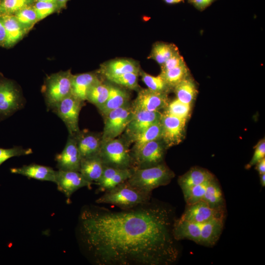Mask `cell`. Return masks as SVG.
Returning <instances> with one entry per match:
<instances>
[{"label": "cell", "instance_id": "1", "mask_svg": "<svg viewBox=\"0 0 265 265\" xmlns=\"http://www.w3.org/2000/svg\"><path fill=\"white\" fill-rule=\"evenodd\" d=\"M174 209L153 199L126 210L90 205L79 217L78 238L97 265H171L181 248L173 234Z\"/></svg>", "mask_w": 265, "mask_h": 265}, {"label": "cell", "instance_id": "2", "mask_svg": "<svg viewBox=\"0 0 265 265\" xmlns=\"http://www.w3.org/2000/svg\"><path fill=\"white\" fill-rule=\"evenodd\" d=\"M152 193L144 192L132 186L127 181L105 192L96 200L97 204H108L126 210L149 202Z\"/></svg>", "mask_w": 265, "mask_h": 265}, {"label": "cell", "instance_id": "3", "mask_svg": "<svg viewBox=\"0 0 265 265\" xmlns=\"http://www.w3.org/2000/svg\"><path fill=\"white\" fill-rule=\"evenodd\" d=\"M174 172L164 162L145 168H134L127 181L132 186L152 193L159 186L168 185L175 177Z\"/></svg>", "mask_w": 265, "mask_h": 265}, {"label": "cell", "instance_id": "4", "mask_svg": "<svg viewBox=\"0 0 265 265\" xmlns=\"http://www.w3.org/2000/svg\"><path fill=\"white\" fill-rule=\"evenodd\" d=\"M130 145L122 135L102 142L99 156L104 166L119 169L133 168Z\"/></svg>", "mask_w": 265, "mask_h": 265}, {"label": "cell", "instance_id": "5", "mask_svg": "<svg viewBox=\"0 0 265 265\" xmlns=\"http://www.w3.org/2000/svg\"><path fill=\"white\" fill-rule=\"evenodd\" d=\"M73 74L70 70L60 71L48 76L42 88L48 110L52 109L62 100L72 94Z\"/></svg>", "mask_w": 265, "mask_h": 265}, {"label": "cell", "instance_id": "6", "mask_svg": "<svg viewBox=\"0 0 265 265\" xmlns=\"http://www.w3.org/2000/svg\"><path fill=\"white\" fill-rule=\"evenodd\" d=\"M167 147L161 138L147 142L131 151L134 168H145L164 162Z\"/></svg>", "mask_w": 265, "mask_h": 265}, {"label": "cell", "instance_id": "7", "mask_svg": "<svg viewBox=\"0 0 265 265\" xmlns=\"http://www.w3.org/2000/svg\"><path fill=\"white\" fill-rule=\"evenodd\" d=\"M25 103L22 94L15 83L0 76V122L23 108Z\"/></svg>", "mask_w": 265, "mask_h": 265}, {"label": "cell", "instance_id": "8", "mask_svg": "<svg viewBox=\"0 0 265 265\" xmlns=\"http://www.w3.org/2000/svg\"><path fill=\"white\" fill-rule=\"evenodd\" d=\"M133 113L131 102L107 113L103 117L104 127L102 132V142L120 136L124 132Z\"/></svg>", "mask_w": 265, "mask_h": 265}, {"label": "cell", "instance_id": "9", "mask_svg": "<svg viewBox=\"0 0 265 265\" xmlns=\"http://www.w3.org/2000/svg\"><path fill=\"white\" fill-rule=\"evenodd\" d=\"M84 105V101L71 94L57 103L52 110L64 122L71 136H76L80 131L79 118Z\"/></svg>", "mask_w": 265, "mask_h": 265}, {"label": "cell", "instance_id": "10", "mask_svg": "<svg viewBox=\"0 0 265 265\" xmlns=\"http://www.w3.org/2000/svg\"><path fill=\"white\" fill-rule=\"evenodd\" d=\"M186 121L164 111L161 112V139L167 149L178 145L183 140Z\"/></svg>", "mask_w": 265, "mask_h": 265}, {"label": "cell", "instance_id": "11", "mask_svg": "<svg viewBox=\"0 0 265 265\" xmlns=\"http://www.w3.org/2000/svg\"><path fill=\"white\" fill-rule=\"evenodd\" d=\"M169 102L168 94L142 89L138 90L137 96L131 102V106L133 112L140 110L161 112L165 110Z\"/></svg>", "mask_w": 265, "mask_h": 265}, {"label": "cell", "instance_id": "12", "mask_svg": "<svg viewBox=\"0 0 265 265\" xmlns=\"http://www.w3.org/2000/svg\"><path fill=\"white\" fill-rule=\"evenodd\" d=\"M226 211L211 208L204 201L186 205L181 218L195 223L202 224L214 218L226 216Z\"/></svg>", "mask_w": 265, "mask_h": 265}, {"label": "cell", "instance_id": "13", "mask_svg": "<svg viewBox=\"0 0 265 265\" xmlns=\"http://www.w3.org/2000/svg\"><path fill=\"white\" fill-rule=\"evenodd\" d=\"M161 116V112L159 111L140 110L134 112L122 136L129 143L131 139L159 121Z\"/></svg>", "mask_w": 265, "mask_h": 265}, {"label": "cell", "instance_id": "14", "mask_svg": "<svg viewBox=\"0 0 265 265\" xmlns=\"http://www.w3.org/2000/svg\"><path fill=\"white\" fill-rule=\"evenodd\" d=\"M57 189L69 200L72 195L79 189L87 186L91 188L92 183L87 181L78 171H56L55 181Z\"/></svg>", "mask_w": 265, "mask_h": 265}, {"label": "cell", "instance_id": "15", "mask_svg": "<svg viewBox=\"0 0 265 265\" xmlns=\"http://www.w3.org/2000/svg\"><path fill=\"white\" fill-rule=\"evenodd\" d=\"M58 170L80 172L81 157L75 136L70 135L62 151L55 157Z\"/></svg>", "mask_w": 265, "mask_h": 265}, {"label": "cell", "instance_id": "16", "mask_svg": "<svg viewBox=\"0 0 265 265\" xmlns=\"http://www.w3.org/2000/svg\"><path fill=\"white\" fill-rule=\"evenodd\" d=\"M81 159L99 155L102 144V132L80 131L75 136Z\"/></svg>", "mask_w": 265, "mask_h": 265}, {"label": "cell", "instance_id": "17", "mask_svg": "<svg viewBox=\"0 0 265 265\" xmlns=\"http://www.w3.org/2000/svg\"><path fill=\"white\" fill-rule=\"evenodd\" d=\"M133 168L119 169L105 166L100 179L96 183L98 187L96 193L108 191L127 181L132 174Z\"/></svg>", "mask_w": 265, "mask_h": 265}, {"label": "cell", "instance_id": "18", "mask_svg": "<svg viewBox=\"0 0 265 265\" xmlns=\"http://www.w3.org/2000/svg\"><path fill=\"white\" fill-rule=\"evenodd\" d=\"M11 173L20 174L28 178L55 183L56 171L51 167L31 163L20 167L10 168Z\"/></svg>", "mask_w": 265, "mask_h": 265}, {"label": "cell", "instance_id": "19", "mask_svg": "<svg viewBox=\"0 0 265 265\" xmlns=\"http://www.w3.org/2000/svg\"><path fill=\"white\" fill-rule=\"evenodd\" d=\"M201 224L176 218L173 227V234L177 241L188 239L200 244Z\"/></svg>", "mask_w": 265, "mask_h": 265}, {"label": "cell", "instance_id": "20", "mask_svg": "<svg viewBox=\"0 0 265 265\" xmlns=\"http://www.w3.org/2000/svg\"><path fill=\"white\" fill-rule=\"evenodd\" d=\"M212 173L206 169L198 166L191 167L178 179L182 190L206 183L215 178Z\"/></svg>", "mask_w": 265, "mask_h": 265}, {"label": "cell", "instance_id": "21", "mask_svg": "<svg viewBox=\"0 0 265 265\" xmlns=\"http://www.w3.org/2000/svg\"><path fill=\"white\" fill-rule=\"evenodd\" d=\"M140 71L139 66L136 62L127 59H116L102 64L99 72L107 78L126 73H139Z\"/></svg>", "mask_w": 265, "mask_h": 265}, {"label": "cell", "instance_id": "22", "mask_svg": "<svg viewBox=\"0 0 265 265\" xmlns=\"http://www.w3.org/2000/svg\"><path fill=\"white\" fill-rule=\"evenodd\" d=\"M109 85L108 98L106 103L98 109L103 117L109 111L130 103V95L126 90L113 84H109Z\"/></svg>", "mask_w": 265, "mask_h": 265}, {"label": "cell", "instance_id": "23", "mask_svg": "<svg viewBox=\"0 0 265 265\" xmlns=\"http://www.w3.org/2000/svg\"><path fill=\"white\" fill-rule=\"evenodd\" d=\"M225 218L212 219L201 224L200 244L212 247L219 240L224 228Z\"/></svg>", "mask_w": 265, "mask_h": 265}, {"label": "cell", "instance_id": "24", "mask_svg": "<svg viewBox=\"0 0 265 265\" xmlns=\"http://www.w3.org/2000/svg\"><path fill=\"white\" fill-rule=\"evenodd\" d=\"M6 33L5 48L13 46L27 33L21 26L14 15H0Z\"/></svg>", "mask_w": 265, "mask_h": 265}, {"label": "cell", "instance_id": "25", "mask_svg": "<svg viewBox=\"0 0 265 265\" xmlns=\"http://www.w3.org/2000/svg\"><path fill=\"white\" fill-rule=\"evenodd\" d=\"M99 79L98 75L92 72L73 75L72 94L80 100L85 101L87 91Z\"/></svg>", "mask_w": 265, "mask_h": 265}, {"label": "cell", "instance_id": "26", "mask_svg": "<svg viewBox=\"0 0 265 265\" xmlns=\"http://www.w3.org/2000/svg\"><path fill=\"white\" fill-rule=\"evenodd\" d=\"M104 167L99 155L81 159L80 172L87 181L93 184L100 179Z\"/></svg>", "mask_w": 265, "mask_h": 265}, {"label": "cell", "instance_id": "27", "mask_svg": "<svg viewBox=\"0 0 265 265\" xmlns=\"http://www.w3.org/2000/svg\"><path fill=\"white\" fill-rule=\"evenodd\" d=\"M202 200L212 208L226 211L222 189L216 178L207 183Z\"/></svg>", "mask_w": 265, "mask_h": 265}, {"label": "cell", "instance_id": "28", "mask_svg": "<svg viewBox=\"0 0 265 265\" xmlns=\"http://www.w3.org/2000/svg\"><path fill=\"white\" fill-rule=\"evenodd\" d=\"M109 90V84L104 82L99 79L87 91L86 101L94 105L97 109H99L106 101Z\"/></svg>", "mask_w": 265, "mask_h": 265}, {"label": "cell", "instance_id": "29", "mask_svg": "<svg viewBox=\"0 0 265 265\" xmlns=\"http://www.w3.org/2000/svg\"><path fill=\"white\" fill-rule=\"evenodd\" d=\"M162 127L160 120L151 125L143 132L131 139L129 143L133 146L131 151L135 150L150 141L161 138Z\"/></svg>", "mask_w": 265, "mask_h": 265}, {"label": "cell", "instance_id": "30", "mask_svg": "<svg viewBox=\"0 0 265 265\" xmlns=\"http://www.w3.org/2000/svg\"><path fill=\"white\" fill-rule=\"evenodd\" d=\"M173 89L178 100L189 105H191L197 94L195 85L188 77L177 84Z\"/></svg>", "mask_w": 265, "mask_h": 265}, {"label": "cell", "instance_id": "31", "mask_svg": "<svg viewBox=\"0 0 265 265\" xmlns=\"http://www.w3.org/2000/svg\"><path fill=\"white\" fill-rule=\"evenodd\" d=\"M177 52L178 49L175 45L159 43L154 45L149 57L161 65Z\"/></svg>", "mask_w": 265, "mask_h": 265}, {"label": "cell", "instance_id": "32", "mask_svg": "<svg viewBox=\"0 0 265 265\" xmlns=\"http://www.w3.org/2000/svg\"><path fill=\"white\" fill-rule=\"evenodd\" d=\"M139 75L147 88L152 91L168 94L172 89L160 74L154 76L143 71H140Z\"/></svg>", "mask_w": 265, "mask_h": 265}, {"label": "cell", "instance_id": "33", "mask_svg": "<svg viewBox=\"0 0 265 265\" xmlns=\"http://www.w3.org/2000/svg\"><path fill=\"white\" fill-rule=\"evenodd\" d=\"M188 69L185 63L170 70L160 72V75L168 85L173 88L188 77Z\"/></svg>", "mask_w": 265, "mask_h": 265}, {"label": "cell", "instance_id": "34", "mask_svg": "<svg viewBox=\"0 0 265 265\" xmlns=\"http://www.w3.org/2000/svg\"><path fill=\"white\" fill-rule=\"evenodd\" d=\"M21 26L28 32L38 22L32 5L26 7L14 14Z\"/></svg>", "mask_w": 265, "mask_h": 265}, {"label": "cell", "instance_id": "35", "mask_svg": "<svg viewBox=\"0 0 265 265\" xmlns=\"http://www.w3.org/2000/svg\"><path fill=\"white\" fill-rule=\"evenodd\" d=\"M139 73L130 72L106 78L112 83L131 90L138 89V83Z\"/></svg>", "mask_w": 265, "mask_h": 265}, {"label": "cell", "instance_id": "36", "mask_svg": "<svg viewBox=\"0 0 265 265\" xmlns=\"http://www.w3.org/2000/svg\"><path fill=\"white\" fill-rule=\"evenodd\" d=\"M34 0H1L0 15H14L21 9L33 4Z\"/></svg>", "mask_w": 265, "mask_h": 265}, {"label": "cell", "instance_id": "37", "mask_svg": "<svg viewBox=\"0 0 265 265\" xmlns=\"http://www.w3.org/2000/svg\"><path fill=\"white\" fill-rule=\"evenodd\" d=\"M190 110L191 105L183 103L176 98L169 102L164 111L178 118L187 120Z\"/></svg>", "mask_w": 265, "mask_h": 265}, {"label": "cell", "instance_id": "38", "mask_svg": "<svg viewBox=\"0 0 265 265\" xmlns=\"http://www.w3.org/2000/svg\"><path fill=\"white\" fill-rule=\"evenodd\" d=\"M208 183L182 190L186 205L192 204L203 200Z\"/></svg>", "mask_w": 265, "mask_h": 265}, {"label": "cell", "instance_id": "39", "mask_svg": "<svg viewBox=\"0 0 265 265\" xmlns=\"http://www.w3.org/2000/svg\"><path fill=\"white\" fill-rule=\"evenodd\" d=\"M32 6L38 22L61 9L57 3L53 2L36 1Z\"/></svg>", "mask_w": 265, "mask_h": 265}, {"label": "cell", "instance_id": "40", "mask_svg": "<svg viewBox=\"0 0 265 265\" xmlns=\"http://www.w3.org/2000/svg\"><path fill=\"white\" fill-rule=\"evenodd\" d=\"M32 153L30 148L14 146L11 148H0V165L8 159L15 157L26 156Z\"/></svg>", "mask_w": 265, "mask_h": 265}, {"label": "cell", "instance_id": "41", "mask_svg": "<svg viewBox=\"0 0 265 265\" xmlns=\"http://www.w3.org/2000/svg\"><path fill=\"white\" fill-rule=\"evenodd\" d=\"M265 157V138L260 140L255 146L254 154L251 160L245 166L248 169L255 165L259 161Z\"/></svg>", "mask_w": 265, "mask_h": 265}, {"label": "cell", "instance_id": "42", "mask_svg": "<svg viewBox=\"0 0 265 265\" xmlns=\"http://www.w3.org/2000/svg\"><path fill=\"white\" fill-rule=\"evenodd\" d=\"M185 63L183 57L178 52L161 65V72L180 66Z\"/></svg>", "mask_w": 265, "mask_h": 265}, {"label": "cell", "instance_id": "43", "mask_svg": "<svg viewBox=\"0 0 265 265\" xmlns=\"http://www.w3.org/2000/svg\"><path fill=\"white\" fill-rule=\"evenodd\" d=\"M6 41V30L2 21L0 17V46L4 47Z\"/></svg>", "mask_w": 265, "mask_h": 265}, {"label": "cell", "instance_id": "44", "mask_svg": "<svg viewBox=\"0 0 265 265\" xmlns=\"http://www.w3.org/2000/svg\"><path fill=\"white\" fill-rule=\"evenodd\" d=\"M212 0H192L193 3L198 8L203 9L211 3Z\"/></svg>", "mask_w": 265, "mask_h": 265}, {"label": "cell", "instance_id": "45", "mask_svg": "<svg viewBox=\"0 0 265 265\" xmlns=\"http://www.w3.org/2000/svg\"><path fill=\"white\" fill-rule=\"evenodd\" d=\"M255 165L256 169L260 175L265 173V158L261 159Z\"/></svg>", "mask_w": 265, "mask_h": 265}, {"label": "cell", "instance_id": "46", "mask_svg": "<svg viewBox=\"0 0 265 265\" xmlns=\"http://www.w3.org/2000/svg\"><path fill=\"white\" fill-rule=\"evenodd\" d=\"M69 0H56L57 3L61 9L65 8Z\"/></svg>", "mask_w": 265, "mask_h": 265}, {"label": "cell", "instance_id": "47", "mask_svg": "<svg viewBox=\"0 0 265 265\" xmlns=\"http://www.w3.org/2000/svg\"><path fill=\"white\" fill-rule=\"evenodd\" d=\"M260 183L262 187L265 186V173L260 175Z\"/></svg>", "mask_w": 265, "mask_h": 265}, {"label": "cell", "instance_id": "48", "mask_svg": "<svg viewBox=\"0 0 265 265\" xmlns=\"http://www.w3.org/2000/svg\"><path fill=\"white\" fill-rule=\"evenodd\" d=\"M183 0H164V1L169 4H173L179 2Z\"/></svg>", "mask_w": 265, "mask_h": 265}, {"label": "cell", "instance_id": "49", "mask_svg": "<svg viewBox=\"0 0 265 265\" xmlns=\"http://www.w3.org/2000/svg\"><path fill=\"white\" fill-rule=\"evenodd\" d=\"M35 2L36 1H44V2H56V0H34Z\"/></svg>", "mask_w": 265, "mask_h": 265}, {"label": "cell", "instance_id": "50", "mask_svg": "<svg viewBox=\"0 0 265 265\" xmlns=\"http://www.w3.org/2000/svg\"></svg>", "mask_w": 265, "mask_h": 265}]
</instances>
